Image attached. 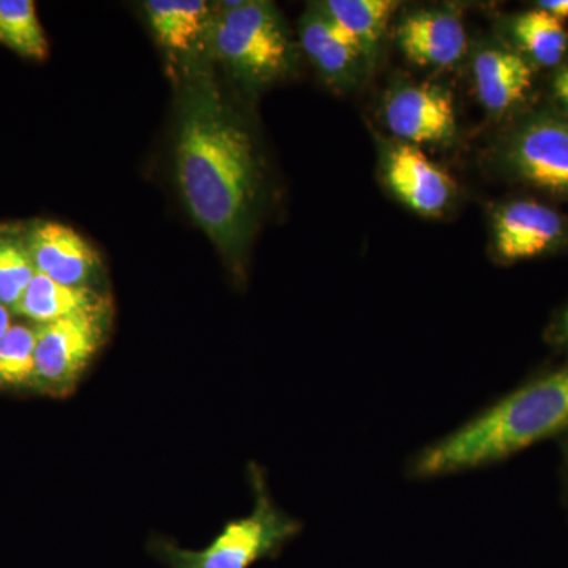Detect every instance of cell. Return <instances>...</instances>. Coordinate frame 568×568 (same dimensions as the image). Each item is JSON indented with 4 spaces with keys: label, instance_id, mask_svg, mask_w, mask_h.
<instances>
[{
    "label": "cell",
    "instance_id": "obj_9",
    "mask_svg": "<svg viewBox=\"0 0 568 568\" xmlns=\"http://www.w3.org/2000/svg\"><path fill=\"white\" fill-rule=\"evenodd\" d=\"M567 235V220L538 201H508L493 213V253L503 264L521 263L556 252Z\"/></svg>",
    "mask_w": 568,
    "mask_h": 568
},
{
    "label": "cell",
    "instance_id": "obj_12",
    "mask_svg": "<svg viewBox=\"0 0 568 568\" xmlns=\"http://www.w3.org/2000/svg\"><path fill=\"white\" fill-rule=\"evenodd\" d=\"M301 41L321 77L335 88H355L368 69L357 43L320 6L302 18Z\"/></svg>",
    "mask_w": 568,
    "mask_h": 568
},
{
    "label": "cell",
    "instance_id": "obj_8",
    "mask_svg": "<svg viewBox=\"0 0 568 568\" xmlns=\"http://www.w3.org/2000/svg\"><path fill=\"white\" fill-rule=\"evenodd\" d=\"M381 174L396 200L426 219H437L457 200V182L420 148L390 142L381 155Z\"/></svg>",
    "mask_w": 568,
    "mask_h": 568
},
{
    "label": "cell",
    "instance_id": "obj_10",
    "mask_svg": "<svg viewBox=\"0 0 568 568\" xmlns=\"http://www.w3.org/2000/svg\"><path fill=\"white\" fill-rule=\"evenodd\" d=\"M407 61L425 69H455L467 52L466 28L457 10L436 7L410 11L396 28Z\"/></svg>",
    "mask_w": 568,
    "mask_h": 568
},
{
    "label": "cell",
    "instance_id": "obj_14",
    "mask_svg": "<svg viewBox=\"0 0 568 568\" xmlns=\"http://www.w3.org/2000/svg\"><path fill=\"white\" fill-rule=\"evenodd\" d=\"M398 7L395 0H325L320 9L357 43L366 63L373 67Z\"/></svg>",
    "mask_w": 568,
    "mask_h": 568
},
{
    "label": "cell",
    "instance_id": "obj_16",
    "mask_svg": "<svg viewBox=\"0 0 568 568\" xmlns=\"http://www.w3.org/2000/svg\"><path fill=\"white\" fill-rule=\"evenodd\" d=\"M145 13L156 39L173 51H190L201 39L209 20L203 0H148Z\"/></svg>",
    "mask_w": 568,
    "mask_h": 568
},
{
    "label": "cell",
    "instance_id": "obj_17",
    "mask_svg": "<svg viewBox=\"0 0 568 568\" xmlns=\"http://www.w3.org/2000/svg\"><path fill=\"white\" fill-rule=\"evenodd\" d=\"M510 33L530 63L559 67L568 51V32L564 22L545 10L532 9L511 18Z\"/></svg>",
    "mask_w": 568,
    "mask_h": 568
},
{
    "label": "cell",
    "instance_id": "obj_3",
    "mask_svg": "<svg viewBox=\"0 0 568 568\" xmlns=\"http://www.w3.org/2000/svg\"><path fill=\"white\" fill-rule=\"evenodd\" d=\"M213 47L239 78L252 85L280 80L293 65V44L272 2H224Z\"/></svg>",
    "mask_w": 568,
    "mask_h": 568
},
{
    "label": "cell",
    "instance_id": "obj_24",
    "mask_svg": "<svg viewBox=\"0 0 568 568\" xmlns=\"http://www.w3.org/2000/svg\"><path fill=\"white\" fill-rule=\"evenodd\" d=\"M537 9L547 11L560 22L568 20V0H541L537 2Z\"/></svg>",
    "mask_w": 568,
    "mask_h": 568
},
{
    "label": "cell",
    "instance_id": "obj_13",
    "mask_svg": "<svg viewBox=\"0 0 568 568\" xmlns=\"http://www.w3.org/2000/svg\"><path fill=\"white\" fill-rule=\"evenodd\" d=\"M28 252L39 274L67 286H88L99 265L92 246L61 223L39 224L29 237Z\"/></svg>",
    "mask_w": 568,
    "mask_h": 568
},
{
    "label": "cell",
    "instance_id": "obj_15",
    "mask_svg": "<svg viewBox=\"0 0 568 568\" xmlns=\"http://www.w3.org/2000/svg\"><path fill=\"white\" fill-rule=\"evenodd\" d=\"M104 308L106 302L91 286H67L39 272L18 304L13 306L18 315L29 317L39 324Z\"/></svg>",
    "mask_w": 568,
    "mask_h": 568
},
{
    "label": "cell",
    "instance_id": "obj_6",
    "mask_svg": "<svg viewBox=\"0 0 568 568\" xmlns=\"http://www.w3.org/2000/svg\"><path fill=\"white\" fill-rule=\"evenodd\" d=\"M108 308L78 313L36 327V383L52 396L69 395L100 349Z\"/></svg>",
    "mask_w": 568,
    "mask_h": 568
},
{
    "label": "cell",
    "instance_id": "obj_2",
    "mask_svg": "<svg viewBox=\"0 0 568 568\" xmlns=\"http://www.w3.org/2000/svg\"><path fill=\"white\" fill-rule=\"evenodd\" d=\"M568 433V361L538 373L465 425L422 448L407 476L416 480L455 476L497 465Z\"/></svg>",
    "mask_w": 568,
    "mask_h": 568
},
{
    "label": "cell",
    "instance_id": "obj_7",
    "mask_svg": "<svg viewBox=\"0 0 568 568\" xmlns=\"http://www.w3.org/2000/svg\"><path fill=\"white\" fill-rule=\"evenodd\" d=\"M383 119L396 141L417 145H446L458 134L454 97L432 82H403L384 97Z\"/></svg>",
    "mask_w": 568,
    "mask_h": 568
},
{
    "label": "cell",
    "instance_id": "obj_25",
    "mask_svg": "<svg viewBox=\"0 0 568 568\" xmlns=\"http://www.w3.org/2000/svg\"><path fill=\"white\" fill-rule=\"evenodd\" d=\"M11 316L9 306L0 304V338L7 334L11 328Z\"/></svg>",
    "mask_w": 568,
    "mask_h": 568
},
{
    "label": "cell",
    "instance_id": "obj_22",
    "mask_svg": "<svg viewBox=\"0 0 568 568\" xmlns=\"http://www.w3.org/2000/svg\"><path fill=\"white\" fill-rule=\"evenodd\" d=\"M551 91L556 102L564 108V111H566L568 115V63L560 65L559 69L556 70L555 77H552L551 80Z\"/></svg>",
    "mask_w": 568,
    "mask_h": 568
},
{
    "label": "cell",
    "instance_id": "obj_1",
    "mask_svg": "<svg viewBox=\"0 0 568 568\" xmlns=\"http://www.w3.org/2000/svg\"><path fill=\"white\" fill-rule=\"evenodd\" d=\"M175 166L193 219L224 254L241 260L260 203V156L244 123L205 82L183 100Z\"/></svg>",
    "mask_w": 568,
    "mask_h": 568
},
{
    "label": "cell",
    "instance_id": "obj_18",
    "mask_svg": "<svg viewBox=\"0 0 568 568\" xmlns=\"http://www.w3.org/2000/svg\"><path fill=\"white\" fill-rule=\"evenodd\" d=\"M0 43L22 58L36 61L47 58L50 48L37 17L36 2L0 0Z\"/></svg>",
    "mask_w": 568,
    "mask_h": 568
},
{
    "label": "cell",
    "instance_id": "obj_21",
    "mask_svg": "<svg viewBox=\"0 0 568 568\" xmlns=\"http://www.w3.org/2000/svg\"><path fill=\"white\" fill-rule=\"evenodd\" d=\"M545 342L568 361V304L552 317L545 331Z\"/></svg>",
    "mask_w": 568,
    "mask_h": 568
},
{
    "label": "cell",
    "instance_id": "obj_19",
    "mask_svg": "<svg viewBox=\"0 0 568 568\" xmlns=\"http://www.w3.org/2000/svg\"><path fill=\"white\" fill-rule=\"evenodd\" d=\"M36 345V328L11 325L0 338V387H33Z\"/></svg>",
    "mask_w": 568,
    "mask_h": 568
},
{
    "label": "cell",
    "instance_id": "obj_5",
    "mask_svg": "<svg viewBox=\"0 0 568 568\" xmlns=\"http://www.w3.org/2000/svg\"><path fill=\"white\" fill-rule=\"evenodd\" d=\"M497 159L517 181L568 197V115H530L500 142Z\"/></svg>",
    "mask_w": 568,
    "mask_h": 568
},
{
    "label": "cell",
    "instance_id": "obj_4",
    "mask_svg": "<svg viewBox=\"0 0 568 568\" xmlns=\"http://www.w3.org/2000/svg\"><path fill=\"white\" fill-rule=\"evenodd\" d=\"M254 508L248 517L230 523L201 551H168L175 568H250L274 555L301 532L302 525L272 503L264 478L253 470Z\"/></svg>",
    "mask_w": 568,
    "mask_h": 568
},
{
    "label": "cell",
    "instance_id": "obj_23",
    "mask_svg": "<svg viewBox=\"0 0 568 568\" xmlns=\"http://www.w3.org/2000/svg\"><path fill=\"white\" fill-rule=\"evenodd\" d=\"M560 448V484H562V504L568 517V433L559 437Z\"/></svg>",
    "mask_w": 568,
    "mask_h": 568
},
{
    "label": "cell",
    "instance_id": "obj_11",
    "mask_svg": "<svg viewBox=\"0 0 568 568\" xmlns=\"http://www.w3.org/2000/svg\"><path fill=\"white\" fill-rule=\"evenodd\" d=\"M473 82L484 110L500 118L525 103L532 89V63L506 44L485 41L473 54Z\"/></svg>",
    "mask_w": 568,
    "mask_h": 568
},
{
    "label": "cell",
    "instance_id": "obj_20",
    "mask_svg": "<svg viewBox=\"0 0 568 568\" xmlns=\"http://www.w3.org/2000/svg\"><path fill=\"white\" fill-rule=\"evenodd\" d=\"M36 275L28 246L17 242L0 244V304L13 308Z\"/></svg>",
    "mask_w": 568,
    "mask_h": 568
}]
</instances>
